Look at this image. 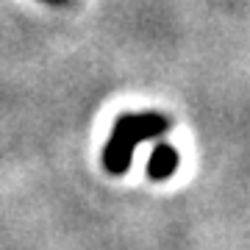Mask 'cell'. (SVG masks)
I'll use <instances>...</instances> for the list:
<instances>
[{"label": "cell", "mask_w": 250, "mask_h": 250, "mask_svg": "<svg viewBox=\"0 0 250 250\" xmlns=\"http://www.w3.org/2000/svg\"><path fill=\"white\" fill-rule=\"evenodd\" d=\"M178 167V153L172 150L170 145H156V150L150 156V164H147V172H150L153 181H164L170 178Z\"/></svg>", "instance_id": "cell-2"}, {"label": "cell", "mask_w": 250, "mask_h": 250, "mask_svg": "<svg viewBox=\"0 0 250 250\" xmlns=\"http://www.w3.org/2000/svg\"><path fill=\"white\" fill-rule=\"evenodd\" d=\"M167 125L170 123L161 114H125V117H120L114 125V134L108 139L106 153H103L106 167L111 172H125L128 164H131V153H134L136 142L161 134Z\"/></svg>", "instance_id": "cell-1"}]
</instances>
